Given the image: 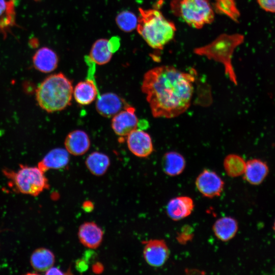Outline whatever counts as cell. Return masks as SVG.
Listing matches in <instances>:
<instances>
[{
	"mask_svg": "<svg viewBox=\"0 0 275 275\" xmlns=\"http://www.w3.org/2000/svg\"><path fill=\"white\" fill-rule=\"evenodd\" d=\"M193 72L163 65L146 72L141 89L155 118H173L190 106L195 81Z\"/></svg>",
	"mask_w": 275,
	"mask_h": 275,
	"instance_id": "1",
	"label": "cell"
},
{
	"mask_svg": "<svg viewBox=\"0 0 275 275\" xmlns=\"http://www.w3.org/2000/svg\"><path fill=\"white\" fill-rule=\"evenodd\" d=\"M136 30L151 48L161 50L174 37L176 28L155 9L139 8Z\"/></svg>",
	"mask_w": 275,
	"mask_h": 275,
	"instance_id": "2",
	"label": "cell"
},
{
	"mask_svg": "<svg viewBox=\"0 0 275 275\" xmlns=\"http://www.w3.org/2000/svg\"><path fill=\"white\" fill-rule=\"evenodd\" d=\"M73 88L71 81L64 74L59 73L46 77L36 91L39 105L48 113L62 111L72 100Z\"/></svg>",
	"mask_w": 275,
	"mask_h": 275,
	"instance_id": "3",
	"label": "cell"
},
{
	"mask_svg": "<svg viewBox=\"0 0 275 275\" xmlns=\"http://www.w3.org/2000/svg\"><path fill=\"white\" fill-rule=\"evenodd\" d=\"M244 40V36L240 34H223L209 44L195 48L194 52L197 55L221 63L224 67L226 74L236 85L237 78L232 59L235 49L242 44Z\"/></svg>",
	"mask_w": 275,
	"mask_h": 275,
	"instance_id": "4",
	"label": "cell"
},
{
	"mask_svg": "<svg viewBox=\"0 0 275 275\" xmlns=\"http://www.w3.org/2000/svg\"><path fill=\"white\" fill-rule=\"evenodd\" d=\"M3 173L8 179L9 186L17 193L37 196L49 188L44 172L38 166L20 164L17 171L4 169Z\"/></svg>",
	"mask_w": 275,
	"mask_h": 275,
	"instance_id": "5",
	"label": "cell"
},
{
	"mask_svg": "<svg viewBox=\"0 0 275 275\" xmlns=\"http://www.w3.org/2000/svg\"><path fill=\"white\" fill-rule=\"evenodd\" d=\"M172 12L191 27L200 29L214 19L209 0H172Z\"/></svg>",
	"mask_w": 275,
	"mask_h": 275,
	"instance_id": "6",
	"label": "cell"
},
{
	"mask_svg": "<svg viewBox=\"0 0 275 275\" xmlns=\"http://www.w3.org/2000/svg\"><path fill=\"white\" fill-rule=\"evenodd\" d=\"M196 186L203 196L213 198L221 195L224 189V182L215 172L206 169L197 177Z\"/></svg>",
	"mask_w": 275,
	"mask_h": 275,
	"instance_id": "7",
	"label": "cell"
},
{
	"mask_svg": "<svg viewBox=\"0 0 275 275\" xmlns=\"http://www.w3.org/2000/svg\"><path fill=\"white\" fill-rule=\"evenodd\" d=\"M95 67H89L86 79L77 83L73 88V95L75 101L81 105L91 104L100 95L94 78Z\"/></svg>",
	"mask_w": 275,
	"mask_h": 275,
	"instance_id": "8",
	"label": "cell"
},
{
	"mask_svg": "<svg viewBox=\"0 0 275 275\" xmlns=\"http://www.w3.org/2000/svg\"><path fill=\"white\" fill-rule=\"evenodd\" d=\"M139 120L135 113V108L128 105L115 115L112 120V127L118 135L124 138L137 129Z\"/></svg>",
	"mask_w": 275,
	"mask_h": 275,
	"instance_id": "9",
	"label": "cell"
},
{
	"mask_svg": "<svg viewBox=\"0 0 275 275\" xmlns=\"http://www.w3.org/2000/svg\"><path fill=\"white\" fill-rule=\"evenodd\" d=\"M170 251L166 242L162 239L148 241L143 250L146 262L152 267L162 266L169 257Z\"/></svg>",
	"mask_w": 275,
	"mask_h": 275,
	"instance_id": "10",
	"label": "cell"
},
{
	"mask_svg": "<svg viewBox=\"0 0 275 275\" xmlns=\"http://www.w3.org/2000/svg\"><path fill=\"white\" fill-rule=\"evenodd\" d=\"M127 146L130 152L139 157H146L153 151L150 135L142 129H136L127 136Z\"/></svg>",
	"mask_w": 275,
	"mask_h": 275,
	"instance_id": "11",
	"label": "cell"
},
{
	"mask_svg": "<svg viewBox=\"0 0 275 275\" xmlns=\"http://www.w3.org/2000/svg\"><path fill=\"white\" fill-rule=\"evenodd\" d=\"M119 46V39L117 37L110 40L98 39L93 44L89 57L95 64H105L109 62L113 53L118 49Z\"/></svg>",
	"mask_w": 275,
	"mask_h": 275,
	"instance_id": "12",
	"label": "cell"
},
{
	"mask_svg": "<svg viewBox=\"0 0 275 275\" xmlns=\"http://www.w3.org/2000/svg\"><path fill=\"white\" fill-rule=\"evenodd\" d=\"M129 105L118 95L108 92L97 97L96 109L102 116L113 117L122 110Z\"/></svg>",
	"mask_w": 275,
	"mask_h": 275,
	"instance_id": "13",
	"label": "cell"
},
{
	"mask_svg": "<svg viewBox=\"0 0 275 275\" xmlns=\"http://www.w3.org/2000/svg\"><path fill=\"white\" fill-rule=\"evenodd\" d=\"M103 236V230L94 222H85L78 228V239L82 244L89 249L98 248L102 242Z\"/></svg>",
	"mask_w": 275,
	"mask_h": 275,
	"instance_id": "14",
	"label": "cell"
},
{
	"mask_svg": "<svg viewBox=\"0 0 275 275\" xmlns=\"http://www.w3.org/2000/svg\"><path fill=\"white\" fill-rule=\"evenodd\" d=\"M194 203L187 196H180L172 199L167 205V213L170 218L175 221L183 219L193 212Z\"/></svg>",
	"mask_w": 275,
	"mask_h": 275,
	"instance_id": "15",
	"label": "cell"
},
{
	"mask_svg": "<svg viewBox=\"0 0 275 275\" xmlns=\"http://www.w3.org/2000/svg\"><path fill=\"white\" fill-rule=\"evenodd\" d=\"M65 147L69 154L75 156L81 155L89 149L90 140L86 132L81 130H75L66 136Z\"/></svg>",
	"mask_w": 275,
	"mask_h": 275,
	"instance_id": "16",
	"label": "cell"
},
{
	"mask_svg": "<svg viewBox=\"0 0 275 275\" xmlns=\"http://www.w3.org/2000/svg\"><path fill=\"white\" fill-rule=\"evenodd\" d=\"M69 162V154L67 150L57 148L50 150L38 163V167L44 173L50 169L65 168Z\"/></svg>",
	"mask_w": 275,
	"mask_h": 275,
	"instance_id": "17",
	"label": "cell"
},
{
	"mask_svg": "<svg viewBox=\"0 0 275 275\" xmlns=\"http://www.w3.org/2000/svg\"><path fill=\"white\" fill-rule=\"evenodd\" d=\"M268 172V167L265 162L259 159H252L246 162L244 179L252 185H258L263 182Z\"/></svg>",
	"mask_w": 275,
	"mask_h": 275,
	"instance_id": "18",
	"label": "cell"
},
{
	"mask_svg": "<svg viewBox=\"0 0 275 275\" xmlns=\"http://www.w3.org/2000/svg\"><path fill=\"white\" fill-rule=\"evenodd\" d=\"M33 65L38 70L49 73L54 70L58 64L57 54L52 49L43 47L38 49L33 57Z\"/></svg>",
	"mask_w": 275,
	"mask_h": 275,
	"instance_id": "19",
	"label": "cell"
},
{
	"mask_svg": "<svg viewBox=\"0 0 275 275\" xmlns=\"http://www.w3.org/2000/svg\"><path fill=\"white\" fill-rule=\"evenodd\" d=\"M238 229L237 221L230 216L218 219L212 227L215 236L222 241H227L232 239L236 234Z\"/></svg>",
	"mask_w": 275,
	"mask_h": 275,
	"instance_id": "20",
	"label": "cell"
},
{
	"mask_svg": "<svg viewBox=\"0 0 275 275\" xmlns=\"http://www.w3.org/2000/svg\"><path fill=\"white\" fill-rule=\"evenodd\" d=\"M185 166V158L177 152H167L162 157V170L169 176H176L180 175L184 171Z\"/></svg>",
	"mask_w": 275,
	"mask_h": 275,
	"instance_id": "21",
	"label": "cell"
},
{
	"mask_svg": "<svg viewBox=\"0 0 275 275\" xmlns=\"http://www.w3.org/2000/svg\"><path fill=\"white\" fill-rule=\"evenodd\" d=\"M55 262V256L49 250L40 248L35 250L30 257L33 268L37 271L45 272Z\"/></svg>",
	"mask_w": 275,
	"mask_h": 275,
	"instance_id": "22",
	"label": "cell"
},
{
	"mask_svg": "<svg viewBox=\"0 0 275 275\" xmlns=\"http://www.w3.org/2000/svg\"><path fill=\"white\" fill-rule=\"evenodd\" d=\"M86 166L93 175L100 176L104 175L110 166V159L104 153L93 152L85 160Z\"/></svg>",
	"mask_w": 275,
	"mask_h": 275,
	"instance_id": "23",
	"label": "cell"
},
{
	"mask_svg": "<svg viewBox=\"0 0 275 275\" xmlns=\"http://www.w3.org/2000/svg\"><path fill=\"white\" fill-rule=\"evenodd\" d=\"M246 162L240 156L235 154L228 155L224 160V168L227 174L231 177L243 175Z\"/></svg>",
	"mask_w": 275,
	"mask_h": 275,
	"instance_id": "24",
	"label": "cell"
},
{
	"mask_svg": "<svg viewBox=\"0 0 275 275\" xmlns=\"http://www.w3.org/2000/svg\"><path fill=\"white\" fill-rule=\"evenodd\" d=\"M213 10L218 14L224 15L238 22L240 13L235 0H214Z\"/></svg>",
	"mask_w": 275,
	"mask_h": 275,
	"instance_id": "25",
	"label": "cell"
},
{
	"mask_svg": "<svg viewBox=\"0 0 275 275\" xmlns=\"http://www.w3.org/2000/svg\"><path fill=\"white\" fill-rule=\"evenodd\" d=\"M116 22L121 30L129 32L136 28L138 19L134 13L125 10L122 11L117 16Z\"/></svg>",
	"mask_w": 275,
	"mask_h": 275,
	"instance_id": "26",
	"label": "cell"
},
{
	"mask_svg": "<svg viewBox=\"0 0 275 275\" xmlns=\"http://www.w3.org/2000/svg\"><path fill=\"white\" fill-rule=\"evenodd\" d=\"M14 12L13 1L0 0V28L5 29L14 22Z\"/></svg>",
	"mask_w": 275,
	"mask_h": 275,
	"instance_id": "27",
	"label": "cell"
},
{
	"mask_svg": "<svg viewBox=\"0 0 275 275\" xmlns=\"http://www.w3.org/2000/svg\"><path fill=\"white\" fill-rule=\"evenodd\" d=\"M257 2L262 10L275 13V0H257Z\"/></svg>",
	"mask_w": 275,
	"mask_h": 275,
	"instance_id": "28",
	"label": "cell"
},
{
	"mask_svg": "<svg viewBox=\"0 0 275 275\" xmlns=\"http://www.w3.org/2000/svg\"><path fill=\"white\" fill-rule=\"evenodd\" d=\"M75 268L80 272H85L89 268L88 262L85 258L79 259L75 262Z\"/></svg>",
	"mask_w": 275,
	"mask_h": 275,
	"instance_id": "29",
	"label": "cell"
},
{
	"mask_svg": "<svg viewBox=\"0 0 275 275\" xmlns=\"http://www.w3.org/2000/svg\"><path fill=\"white\" fill-rule=\"evenodd\" d=\"M82 208L87 212H91L94 209L93 203L89 201H85L82 205Z\"/></svg>",
	"mask_w": 275,
	"mask_h": 275,
	"instance_id": "30",
	"label": "cell"
},
{
	"mask_svg": "<svg viewBox=\"0 0 275 275\" xmlns=\"http://www.w3.org/2000/svg\"><path fill=\"white\" fill-rule=\"evenodd\" d=\"M45 273L46 274H63L64 273L58 268L54 267L53 266L48 269Z\"/></svg>",
	"mask_w": 275,
	"mask_h": 275,
	"instance_id": "31",
	"label": "cell"
},
{
	"mask_svg": "<svg viewBox=\"0 0 275 275\" xmlns=\"http://www.w3.org/2000/svg\"><path fill=\"white\" fill-rule=\"evenodd\" d=\"M273 230H274V232H275V220H274V223H273Z\"/></svg>",
	"mask_w": 275,
	"mask_h": 275,
	"instance_id": "32",
	"label": "cell"
},
{
	"mask_svg": "<svg viewBox=\"0 0 275 275\" xmlns=\"http://www.w3.org/2000/svg\"><path fill=\"white\" fill-rule=\"evenodd\" d=\"M35 1H39V0H35Z\"/></svg>",
	"mask_w": 275,
	"mask_h": 275,
	"instance_id": "33",
	"label": "cell"
}]
</instances>
